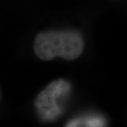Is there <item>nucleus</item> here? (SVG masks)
Masks as SVG:
<instances>
[{"label":"nucleus","mask_w":127,"mask_h":127,"mask_svg":"<svg viewBox=\"0 0 127 127\" xmlns=\"http://www.w3.org/2000/svg\"><path fill=\"white\" fill-rule=\"evenodd\" d=\"M84 40L75 29L47 30L35 35L33 50L40 60L50 61L55 57L71 61L82 55Z\"/></svg>","instance_id":"obj_1"},{"label":"nucleus","mask_w":127,"mask_h":127,"mask_svg":"<svg viewBox=\"0 0 127 127\" xmlns=\"http://www.w3.org/2000/svg\"><path fill=\"white\" fill-rule=\"evenodd\" d=\"M71 92V84L64 78L50 82L35 99L34 105L39 118L53 121L61 115L63 103Z\"/></svg>","instance_id":"obj_2"},{"label":"nucleus","mask_w":127,"mask_h":127,"mask_svg":"<svg viewBox=\"0 0 127 127\" xmlns=\"http://www.w3.org/2000/svg\"><path fill=\"white\" fill-rule=\"evenodd\" d=\"M106 122L101 117H79L66 123L64 127H104Z\"/></svg>","instance_id":"obj_3"},{"label":"nucleus","mask_w":127,"mask_h":127,"mask_svg":"<svg viewBox=\"0 0 127 127\" xmlns=\"http://www.w3.org/2000/svg\"><path fill=\"white\" fill-rule=\"evenodd\" d=\"M0 99H1V91H0Z\"/></svg>","instance_id":"obj_4"}]
</instances>
